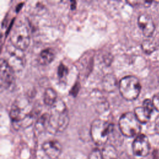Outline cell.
<instances>
[{
	"label": "cell",
	"mask_w": 159,
	"mask_h": 159,
	"mask_svg": "<svg viewBox=\"0 0 159 159\" xmlns=\"http://www.w3.org/2000/svg\"><path fill=\"white\" fill-rule=\"evenodd\" d=\"M114 130V125L101 119L93 121L90 128V135L93 142L98 145L105 144Z\"/></svg>",
	"instance_id": "cell-2"
},
{
	"label": "cell",
	"mask_w": 159,
	"mask_h": 159,
	"mask_svg": "<svg viewBox=\"0 0 159 159\" xmlns=\"http://www.w3.org/2000/svg\"><path fill=\"white\" fill-rule=\"evenodd\" d=\"M102 86L106 91H112L116 86V79L115 76L111 74L105 76L102 80Z\"/></svg>",
	"instance_id": "cell-14"
},
{
	"label": "cell",
	"mask_w": 159,
	"mask_h": 159,
	"mask_svg": "<svg viewBox=\"0 0 159 159\" xmlns=\"http://www.w3.org/2000/svg\"><path fill=\"white\" fill-rule=\"evenodd\" d=\"M158 46V41L155 39H148L144 40L142 44L141 47L142 50L147 55H150L155 52Z\"/></svg>",
	"instance_id": "cell-11"
},
{
	"label": "cell",
	"mask_w": 159,
	"mask_h": 159,
	"mask_svg": "<svg viewBox=\"0 0 159 159\" xmlns=\"http://www.w3.org/2000/svg\"><path fill=\"white\" fill-rule=\"evenodd\" d=\"M155 130H156V132H157L158 134H159V122L156 124V125H155Z\"/></svg>",
	"instance_id": "cell-22"
},
{
	"label": "cell",
	"mask_w": 159,
	"mask_h": 159,
	"mask_svg": "<svg viewBox=\"0 0 159 159\" xmlns=\"http://www.w3.org/2000/svg\"><path fill=\"white\" fill-rule=\"evenodd\" d=\"M57 100L56 92L52 88H47L43 95L44 103L47 106H52Z\"/></svg>",
	"instance_id": "cell-15"
},
{
	"label": "cell",
	"mask_w": 159,
	"mask_h": 159,
	"mask_svg": "<svg viewBox=\"0 0 159 159\" xmlns=\"http://www.w3.org/2000/svg\"><path fill=\"white\" fill-rule=\"evenodd\" d=\"M68 73V68L63 64H60L58 68V75L60 78H63L66 76Z\"/></svg>",
	"instance_id": "cell-18"
},
{
	"label": "cell",
	"mask_w": 159,
	"mask_h": 159,
	"mask_svg": "<svg viewBox=\"0 0 159 159\" xmlns=\"http://www.w3.org/2000/svg\"><path fill=\"white\" fill-rule=\"evenodd\" d=\"M49 117L50 114H44L40 117L36 122L35 127L39 131H42L44 129H47L49 122Z\"/></svg>",
	"instance_id": "cell-16"
},
{
	"label": "cell",
	"mask_w": 159,
	"mask_h": 159,
	"mask_svg": "<svg viewBox=\"0 0 159 159\" xmlns=\"http://www.w3.org/2000/svg\"><path fill=\"white\" fill-rule=\"evenodd\" d=\"M153 159H159V153L157 150H154L153 152Z\"/></svg>",
	"instance_id": "cell-21"
},
{
	"label": "cell",
	"mask_w": 159,
	"mask_h": 159,
	"mask_svg": "<svg viewBox=\"0 0 159 159\" xmlns=\"http://www.w3.org/2000/svg\"><path fill=\"white\" fill-rule=\"evenodd\" d=\"M142 106L143 107H145L147 111L150 112L151 113H152V112L154 109V107H153L152 101L150 99H145L143 102Z\"/></svg>",
	"instance_id": "cell-17"
},
{
	"label": "cell",
	"mask_w": 159,
	"mask_h": 159,
	"mask_svg": "<svg viewBox=\"0 0 159 159\" xmlns=\"http://www.w3.org/2000/svg\"><path fill=\"white\" fill-rule=\"evenodd\" d=\"M150 145L148 137L140 134L136 136L132 143V150L135 155L137 157H145L150 152Z\"/></svg>",
	"instance_id": "cell-6"
},
{
	"label": "cell",
	"mask_w": 159,
	"mask_h": 159,
	"mask_svg": "<svg viewBox=\"0 0 159 159\" xmlns=\"http://www.w3.org/2000/svg\"><path fill=\"white\" fill-rule=\"evenodd\" d=\"M137 22L143 34L147 37H150L155 29L152 17L147 14H142L139 16Z\"/></svg>",
	"instance_id": "cell-8"
},
{
	"label": "cell",
	"mask_w": 159,
	"mask_h": 159,
	"mask_svg": "<svg viewBox=\"0 0 159 159\" xmlns=\"http://www.w3.org/2000/svg\"><path fill=\"white\" fill-rule=\"evenodd\" d=\"M134 114L141 124H145L150 119L152 113L143 106L137 107L134 109Z\"/></svg>",
	"instance_id": "cell-10"
},
{
	"label": "cell",
	"mask_w": 159,
	"mask_h": 159,
	"mask_svg": "<svg viewBox=\"0 0 159 159\" xmlns=\"http://www.w3.org/2000/svg\"><path fill=\"white\" fill-rule=\"evenodd\" d=\"M89 159H102V153L98 149H94L89 154Z\"/></svg>",
	"instance_id": "cell-19"
},
{
	"label": "cell",
	"mask_w": 159,
	"mask_h": 159,
	"mask_svg": "<svg viewBox=\"0 0 159 159\" xmlns=\"http://www.w3.org/2000/svg\"><path fill=\"white\" fill-rule=\"evenodd\" d=\"M55 57L54 52L50 48L43 50L39 57V62L43 65H46L50 63Z\"/></svg>",
	"instance_id": "cell-12"
},
{
	"label": "cell",
	"mask_w": 159,
	"mask_h": 159,
	"mask_svg": "<svg viewBox=\"0 0 159 159\" xmlns=\"http://www.w3.org/2000/svg\"><path fill=\"white\" fill-rule=\"evenodd\" d=\"M119 88L122 96L128 101L137 98L141 91V84L139 79L132 75L123 77L119 81Z\"/></svg>",
	"instance_id": "cell-3"
},
{
	"label": "cell",
	"mask_w": 159,
	"mask_h": 159,
	"mask_svg": "<svg viewBox=\"0 0 159 159\" xmlns=\"http://www.w3.org/2000/svg\"><path fill=\"white\" fill-rule=\"evenodd\" d=\"M102 159H118L116 148L112 145H106L101 152Z\"/></svg>",
	"instance_id": "cell-13"
},
{
	"label": "cell",
	"mask_w": 159,
	"mask_h": 159,
	"mask_svg": "<svg viewBox=\"0 0 159 159\" xmlns=\"http://www.w3.org/2000/svg\"><path fill=\"white\" fill-rule=\"evenodd\" d=\"M10 41L16 48L24 50L29 45L30 35L27 26L22 22H18L12 28L10 34Z\"/></svg>",
	"instance_id": "cell-5"
},
{
	"label": "cell",
	"mask_w": 159,
	"mask_h": 159,
	"mask_svg": "<svg viewBox=\"0 0 159 159\" xmlns=\"http://www.w3.org/2000/svg\"><path fill=\"white\" fill-rule=\"evenodd\" d=\"M42 149L49 158L57 159L61 153L62 147L58 141L49 140L43 143Z\"/></svg>",
	"instance_id": "cell-9"
},
{
	"label": "cell",
	"mask_w": 159,
	"mask_h": 159,
	"mask_svg": "<svg viewBox=\"0 0 159 159\" xmlns=\"http://www.w3.org/2000/svg\"><path fill=\"white\" fill-rule=\"evenodd\" d=\"M69 116L65 104L61 99H57L51 106L47 130L52 134L63 132L69 124Z\"/></svg>",
	"instance_id": "cell-1"
},
{
	"label": "cell",
	"mask_w": 159,
	"mask_h": 159,
	"mask_svg": "<svg viewBox=\"0 0 159 159\" xmlns=\"http://www.w3.org/2000/svg\"><path fill=\"white\" fill-rule=\"evenodd\" d=\"M140 124L134 113L131 112L123 114L119 120V127L121 133L127 137L137 136L140 134Z\"/></svg>",
	"instance_id": "cell-4"
},
{
	"label": "cell",
	"mask_w": 159,
	"mask_h": 159,
	"mask_svg": "<svg viewBox=\"0 0 159 159\" xmlns=\"http://www.w3.org/2000/svg\"><path fill=\"white\" fill-rule=\"evenodd\" d=\"M0 81L1 86L4 88H9L14 81V69L3 58L0 63Z\"/></svg>",
	"instance_id": "cell-7"
},
{
	"label": "cell",
	"mask_w": 159,
	"mask_h": 159,
	"mask_svg": "<svg viewBox=\"0 0 159 159\" xmlns=\"http://www.w3.org/2000/svg\"><path fill=\"white\" fill-rule=\"evenodd\" d=\"M154 109L159 112V92L155 94L152 99Z\"/></svg>",
	"instance_id": "cell-20"
}]
</instances>
